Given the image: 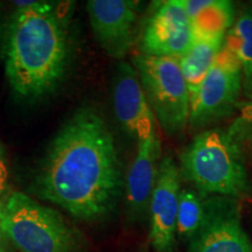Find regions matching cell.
<instances>
[{"label": "cell", "mask_w": 252, "mask_h": 252, "mask_svg": "<svg viewBox=\"0 0 252 252\" xmlns=\"http://www.w3.org/2000/svg\"><path fill=\"white\" fill-rule=\"evenodd\" d=\"M36 193L84 220L112 212L124 187L121 160L108 123L82 106L49 144L35 179Z\"/></svg>", "instance_id": "cell-1"}, {"label": "cell", "mask_w": 252, "mask_h": 252, "mask_svg": "<svg viewBox=\"0 0 252 252\" xmlns=\"http://www.w3.org/2000/svg\"><path fill=\"white\" fill-rule=\"evenodd\" d=\"M5 43L9 86L25 100L52 94L64 77L70 43L64 18L46 1H14Z\"/></svg>", "instance_id": "cell-2"}, {"label": "cell", "mask_w": 252, "mask_h": 252, "mask_svg": "<svg viewBox=\"0 0 252 252\" xmlns=\"http://www.w3.org/2000/svg\"><path fill=\"white\" fill-rule=\"evenodd\" d=\"M181 176L202 197L244 200L252 193L245 157L226 130L201 131L180 154Z\"/></svg>", "instance_id": "cell-3"}, {"label": "cell", "mask_w": 252, "mask_h": 252, "mask_svg": "<svg viewBox=\"0 0 252 252\" xmlns=\"http://www.w3.org/2000/svg\"><path fill=\"white\" fill-rule=\"evenodd\" d=\"M0 229L20 252H76L78 239L58 212L24 193L0 203Z\"/></svg>", "instance_id": "cell-4"}, {"label": "cell", "mask_w": 252, "mask_h": 252, "mask_svg": "<svg viewBox=\"0 0 252 252\" xmlns=\"http://www.w3.org/2000/svg\"><path fill=\"white\" fill-rule=\"evenodd\" d=\"M157 123L167 135H179L188 125L190 94L178 59L138 54L133 60Z\"/></svg>", "instance_id": "cell-5"}, {"label": "cell", "mask_w": 252, "mask_h": 252, "mask_svg": "<svg viewBox=\"0 0 252 252\" xmlns=\"http://www.w3.org/2000/svg\"><path fill=\"white\" fill-rule=\"evenodd\" d=\"M242 93L241 65L223 43L213 67L190 98L188 125L191 130L203 131L223 121L239 106Z\"/></svg>", "instance_id": "cell-6"}, {"label": "cell", "mask_w": 252, "mask_h": 252, "mask_svg": "<svg viewBox=\"0 0 252 252\" xmlns=\"http://www.w3.org/2000/svg\"><path fill=\"white\" fill-rule=\"evenodd\" d=\"M188 252H252L237 200L208 198L203 222L189 242Z\"/></svg>", "instance_id": "cell-7"}, {"label": "cell", "mask_w": 252, "mask_h": 252, "mask_svg": "<svg viewBox=\"0 0 252 252\" xmlns=\"http://www.w3.org/2000/svg\"><path fill=\"white\" fill-rule=\"evenodd\" d=\"M193 43L190 20L182 0L161 1L147 19L140 40V54L180 59Z\"/></svg>", "instance_id": "cell-8"}, {"label": "cell", "mask_w": 252, "mask_h": 252, "mask_svg": "<svg viewBox=\"0 0 252 252\" xmlns=\"http://www.w3.org/2000/svg\"><path fill=\"white\" fill-rule=\"evenodd\" d=\"M140 2L133 0H90L87 12L94 35L110 58H125L133 43Z\"/></svg>", "instance_id": "cell-9"}, {"label": "cell", "mask_w": 252, "mask_h": 252, "mask_svg": "<svg viewBox=\"0 0 252 252\" xmlns=\"http://www.w3.org/2000/svg\"><path fill=\"white\" fill-rule=\"evenodd\" d=\"M181 173L174 159L165 156L160 163L150 203V242L156 252L174 251Z\"/></svg>", "instance_id": "cell-10"}, {"label": "cell", "mask_w": 252, "mask_h": 252, "mask_svg": "<svg viewBox=\"0 0 252 252\" xmlns=\"http://www.w3.org/2000/svg\"><path fill=\"white\" fill-rule=\"evenodd\" d=\"M112 103L116 118L128 137L138 143L157 133V121L145 96L133 65L119 62L112 83Z\"/></svg>", "instance_id": "cell-11"}, {"label": "cell", "mask_w": 252, "mask_h": 252, "mask_svg": "<svg viewBox=\"0 0 252 252\" xmlns=\"http://www.w3.org/2000/svg\"><path fill=\"white\" fill-rule=\"evenodd\" d=\"M161 159V140L158 132L138 143L137 153L125 181L126 214L130 222H141L149 215Z\"/></svg>", "instance_id": "cell-12"}, {"label": "cell", "mask_w": 252, "mask_h": 252, "mask_svg": "<svg viewBox=\"0 0 252 252\" xmlns=\"http://www.w3.org/2000/svg\"><path fill=\"white\" fill-rule=\"evenodd\" d=\"M194 40L225 37L234 26L235 5L229 0H182Z\"/></svg>", "instance_id": "cell-13"}, {"label": "cell", "mask_w": 252, "mask_h": 252, "mask_svg": "<svg viewBox=\"0 0 252 252\" xmlns=\"http://www.w3.org/2000/svg\"><path fill=\"white\" fill-rule=\"evenodd\" d=\"M225 37L209 40H194L190 48L178 59L180 69L187 83L190 98L202 83L208 71L222 49Z\"/></svg>", "instance_id": "cell-14"}, {"label": "cell", "mask_w": 252, "mask_h": 252, "mask_svg": "<svg viewBox=\"0 0 252 252\" xmlns=\"http://www.w3.org/2000/svg\"><path fill=\"white\" fill-rule=\"evenodd\" d=\"M224 46L239 62L243 93L248 99H252V7L245 8L236 18L226 33Z\"/></svg>", "instance_id": "cell-15"}, {"label": "cell", "mask_w": 252, "mask_h": 252, "mask_svg": "<svg viewBox=\"0 0 252 252\" xmlns=\"http://www.w3.org/2000/svg\"><path fill=\"white\" fill-rule=\"evenodd\" d=\"M206 213V202L197 191L181 189L179 197L176 235L184 241L190 242L200 229Z\"/></svg>", "instance_id": "cell-16"}, {"label": "cell", "mask_w": 252, "mask_h": 252, "mask_svg": "<svg viewBox=\"0 0 252 252\" xmlns=\"http://www.w3.org/2000/svg\"><path fill=\"white\" fill-rule=\"evenodd\" d=\"M229 137L247 157L252 158V99L239 104L237 115L226 128Z\"/></svg>", "instance_id": "cell-17"}, {"label": "cell", "mask_w": 252, "mask_h": 252, "mask_svg": "<svg viewBox=\"0 0 252 252\" xmlns=\"http://www.w3.org/2000/svg\"><path fill=\"white\" fill-rule=\"evenodd\" d=\"M8 179V167L7 160H6L4 147L0 145V203L2 202V197L6 193Z\"/></svg>", "instance_id": "cell-18"}, {"label": "cell", "mask_w": 252, "mask_h": 252, "mask_svg": "<svg viewBox=\"0 0 252 252\" xmlns=\"http://www.w3.org/2000/svg\"><path fill=\"white\" fill-rule=\"evenodd\" d=\"M5 235L2 234L1 229H0V252H7V247H6Z\"/></svg>", "instance_id": "cell-19"}]
</instances>
